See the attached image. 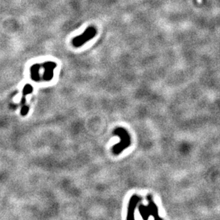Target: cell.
<instances>
[{"mask_svg": "<svg viewBox=\"0 0 220 220\" xmlns=\"http://www.w3.org/2000/svg\"><path fill=\"white\" fill-rule=\"evenodd\" d=\"M97 34V29L94 27H90L86 29L82 34L74 37L72 40V44L74 47H80L86 42L90 41Z\"/></svg>", "mask_w": 220, "mask_h": 220, "instance_id": "cell-1", "label": "cell"}, {"mask_svg": "<svg viewBox=\"0 0 220 220\" xmlns=\"http://www.w3.org/2000/svg\"><path fill=\"white\" fill-rule=\"evenodd\" d=\"M40 65L35 64L33 65L31 68V75L32 78L34 81H38L39 79V69H40Z\"/></svg>", "mask_w": 220, "mask_h": 220, "instance_id": "cell-4", "label": "cell"}, {"mask_svg": "<svg viewBox=\"0 0 220 220\" xmlns=\"http://www.w3.org/2000/svg\"><path fill=\"white\" fill-rule=\"evenodd\" d=\"M116 133H118L119 136H120V138H121V139H122V142H121V143L117 145L116 147H114V153L118 154L120 153L123 149H125V147H128L130 141L127 133L126 132L123 128H118V129L116 130Z\"/></svg>", "mask_w": 220, "mask_h": 220, "instance_id": "cell-2", "label": "cell"}, {"mask_svg": "<svg viewBox=\"0 0 220 220\" xmlns=\"http://www.w3.org/2000/svg\"><path fill=\"white\" fill-rule=\"evenodd\" d=\"M43 68L44 69V80L49 81L51 79V78L53 77V71L54 69H55L57 65H56L55 63L51 62V61H48L44 63L42 65Z\"/></svg>", "mask_w": 220, "mask_h": 220, "instance_id": "cell-3", "label": "cell"}]
</instances>
